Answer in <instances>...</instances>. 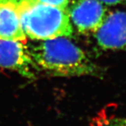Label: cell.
Instances as JSON below:
<instances>
[{"label": "cell", "mask_w": 126, "mask_h": 126, "mask_svg": "<svg viewBox=\"0 0 126 126\" xmlns=\"http://www.w3.org/2000/svg\"><path fill=\"white\" fill-rule=\"evenodd\" d=\"M28 48L39 69L55 77L95 75L98 71L87 55L65 37L44 40Z\"/></svg>", "instance_id": "cell-1"}, {"label": "cell", "mask_w": 126, "mask_h": 126, "mask_svg": "<svg viewBox=\"0 0 126 126\" xmlns=\"http://www.w3.org/2000/svg\"><path fill=\"white\" fill-rule=\"evenodd\" d=\"M19 14L24 33L32 39L48 40L72 36L73 28L67 10L27 0L19 4Z\"/></svg>", "instance_id": "cell-2"}, {"label": "cell", "mask_w": 126, "mask_h": 126, "mask_svg": "<svg viewBox=\"0 0 126 126\" xmlns=\"http://www.w3.org/2000/svg\"><path fill=\"white\" fill-rule=\"evenodd\" d=\"M70 20L82 34H94L108 16L105 5L98 0H77L67 9Z\"/></svg>", "instance_id": "cell-3"}, {"label": "cell", "mask_w": 126, "mask_h": 126, "mask_svg": "<svg viewBox=\"0 0 126 126\" xmlns=\"http://www.w3.org/2000/svg\"><path fill=\"white\" fill-rule=\"evenodd\" d=\"M0 67L30 79L35 78V72L39 69L24 42L3 39H0Z\"/></svg>", "instance_id": "cell-4"}, {"label": "cell", "mask_w": 126, "mask_h": 126, "mask_svg": "<svg viewBox=\"0 0 126 126\" xmlns=\"http://www.w3.org/2000/svg\"><path fill=\"white\" fill-rule=\"evenodd\" d=\"M94 36L102 49L126 51V11L109 13Z\"/></svg>", "instance_id": "cell-5"}, {"label": "cell", "mask_w": 126, "mask_h": 126, "mask_svg": "<svg viewBox=\"0 0 126 126\" xmlns=\"http://www.w3.org/2000/svg\"><path fill=\"white\" fill-rule=\"evenodd\" d=\"M19 14V4L14 0H0V39L25 42Z\"/></svg>", "instance_id": "cell-6"}, {"label": "cell", "mask_w": 126, "mask_h": 126, "mask_svg": "<svg viewBox=\"0 0 126 126\" xmlns=\"http://www.w3.org/2000/svg\"><path fill=\"white\" fill-rule=\"evenodd\" d=\"M94 126H126V117L98 118L94 121Z\"/></svg>", "instance_id": "cell-7"}, {"label": "cell", "mask_w": 126, "mask_h": 126, "mask_svg": "<svg viewBox=\"0 0 126 126\" xmlns=\"http://www.w3.org/2000/svg\"><path fill=\"white\" fill-rule=\"evenodd\" d=\"M44 4L49 5L63 10H67L69 0H34Z\"/></svg>", "instance_id": "cell-8"}, {"label": "cell", "mask_w": 126, "mask_h": 126, "mask_svg": "<svg viewBox=\"0 0 126 126\" xmlns=\"http://www.w3.org/2000/svg\"><path fill=\"white\" fill-rule=\"evenodd\" d=\"M104 5L108 6H116L119 4H126V0H98Z\"/></svg>", "instance_id": "cell-9"}, {"label": "cell", "mask_w": 126, "mask_h": 126, "mask_svg": "<svg viewBox=\"0 0 126 126\" xmlns=\"http://www.w3.org/2000/svg\"><path fill=\"white\" fill-rule=\"evenodd\" d=\"M14 1H15L16 2H17L18 4H20L23 3V2H24V1H27V0H14Z\"/></svg>", "instance_id": "cell-10"}]
</instances>
